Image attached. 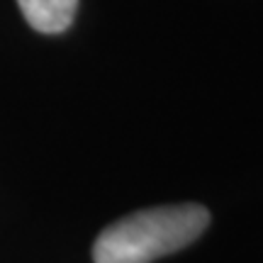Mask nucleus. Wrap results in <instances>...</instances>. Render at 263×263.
Masks as SVG:
<instances>
[{"instance_id":"obj_1","label":"nucleus","mask_w":263,"mask_h":263,"mask_svg":"<svg viewBox=\"0 0 263 263\" xmlns=\"http://www.w3.org/2000/svg\"><path fill=\"white\" fill-rule=\"evenodd\" d=\"M210 224V212L197 202L141 210L117 219L95 239V263H151L185 249Z\"/></svg>"},{"instance_id":"obj_2","label":"nucleus","mask_w":263,"mask_h":263,"mask_svg":"<svg viewBox=\"0 0 263 263\" xmlns=\"http://www.w3.org/2000/svg\"><path fill=\"white\" fill-rule=\"evenodd\" d=\"M29 27L44 34H59L71 27L78 0H17Z\"/></svg>"}]
</instances>
